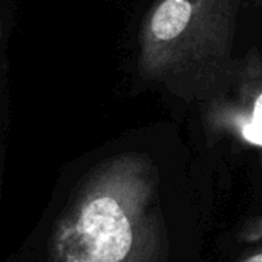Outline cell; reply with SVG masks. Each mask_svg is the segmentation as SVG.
<instances>
[{"mask_svg":"<svg viewBox=\"0 0 262 262\" xmlns=\"http://www.w3.org/2000/svg\"><path fill=\"white\" fill-rule=\"evenodd\" d=\"M154 167L123 155L103 164L69 209L54 239L55 262H138L150 246L147 198Z\"/></svg>","mask_w":262,"mask_h":262,"instance_id":"2","label":"cell"},{"mask_svg":"<svg viewBox=\"0 0 262 262\" xmlns=\"http://www.w3.org/2000/svg\"><path fill=\"white\" fill-rule=\"evenodd\" d=\"M243 262H262V255L261 253H255L253 256H249L247 259H244Z\"/></svg>","mask_w":262,"mask_h":262,"instance_id":"4","label":"cell"},{"mask_svg":"<svg viewBox=\"0 0 262 262\" xmlns=\"http://www.w3.org/2000/svg\"><path fill=\"white\" fill-rule=\"evenodd\" d=\"M243 0H154L138 34V75L184 101H207L233 75Z\"/></svg>","mask_w":262,"mask_h":262,"instance_id":"1","label":"cell"},{"mask_svg":"<svg viewBox=\"0 0 262 262\" xmlns=\"http://www.w3.org/2000/svg\"><path fill=\"white\" fill-rule=\"evenodd\" d=\"M204 104L210 135L226 134L249 147H261L262 60L258 48L238 60L232 78Z\"/></svg>","mask_w":262,"mask_h":262,"instance_id":"3","label":"cell"},{"mask_svg":"<svg viewBox=\"0 0 262 262\" xmlns=\"http://www.w3.org/2000/svg\"><path fill=\"white\" fill-rule=\"evenodd\" d=\"M2 35H3V29H2V20H0V38H2Z\"/></svg>","mask_w":262,"mask_h":262,"instance_id":"5","label":"cell"}]
</instances>
